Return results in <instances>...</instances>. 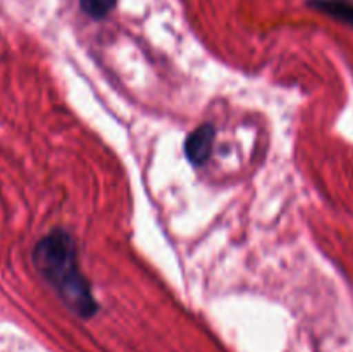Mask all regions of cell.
<instances>
[{
	"instance_id": "6da1fadb",
	"label": "cell",
	"mask_w": 353,
	"mask_h": 352,
	"mask_svg": "<svg viewBox=\"0 0 353 352\" xmlns=\"http://www.w3.org/2000/svg\"><path fill=\"white\" fill-rule=\"evenodd\" d=\"M33 262L45 282L76 316L88 320L97 313L99 307L88 282L81 275L74 240L68 231L52 230L45 235L34 247Z\"/></svg>"
},
{
	"instance_id": "7a4b0ae2",
	"label": "cell",
	"mask_w": 353,
	"mask_h": 352,
	"mask_svg": "<svg viewBox=\"0 0 353 352\" xmlns=\"http://www.w3.org/2000/svg\"><path fill=\"white\" fill-rule=\"evenodd\" d=\"M214 138H216V128L209 123L202 124L195 131H192L185 141L186 159L193 166L205 164L212 154Z\"/></svg>"
},
{
	"instance_id": "3957f363",
	"label": "cell",
	"mask_w": 353,
	"mask_h": 352,
	"mask_svg": "<svg viewBox=\"0 0 353 352\" xmlns=\"http://www.w3.org/2000/svg\"><path fill=\"white\" fill-rule=\"evenodd\" d=\"M307 3L312 9L327 14L341 23L350 24L353 28V3L348 0H309Z\"/></svg>"
},
{
	"instance_id": "277c9868",
	"label": "cell",
	"mask_w": 353,
	"mask_h": 352,
	"mask_svg": "<svg viewBox=\"0 0 353 352\" xmlns=\"http://www.w3.org/2000/svg\"><path fill=\"white\" fill-rule=\"evenodd\" d=\"M117 0H79L81 10L92 19H103L116 7Z\"/></svg>"
}]
</instances>
